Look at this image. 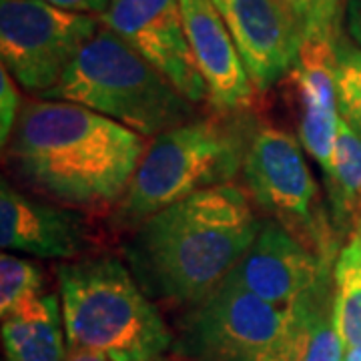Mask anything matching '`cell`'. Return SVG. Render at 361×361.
<instances>
[{"label": "cell", "mask_w": 361, "mask_h": 361, "mask_svg": "<svg viewBox=\"0 0 361 361\" xmlns=\"http://www.w3.org/2000/svg\"><path fill=\"white\" fill-rule=\"evenodd\" d=\"M339 115L361 135V49L343 37L337 42Z\"/></svg>", "instance_id": "20"}, {"label": "cell", "mask_w": 361, "mask_h": 361, "mask_svg": "<svg viewBox=\"0 0 361 361\" xmlns=\"http://www.w3.org/2000/svg\"><path fill=\"white\" fill-rule=\"evenodd\" d=\"M42 99L87 106L145 139L197 118L195 103L106 26L82 47Z\"/></svg>", "instance_id": "5"}, {"label": "cell", "mask_w": 361, "mask_h": 361, "mask_svg": "<svg viewBox=\"0 0 361 361\" xmlns=\"http://www.w3.org/2000/svg\"><path fill=\"white\" fill-rule=\"evenodd\" d=\"M68 351L109 361H159L173 334L135 273L113 255L85 257L56 269Z\"/></svg>", "instance_id": "3"}, {"label": "cell", "mask_w": 361, "mask_h": 361, "mask_svg": "<svg viewBox=\"0 0 361 361\" xmlns=\"http://www.w3.org/2000/svg\"><path fill=\"white\" fill-rule=\"evenodd\" d=\"M343 30L348 35L349 42L361 49V0H345Z\"/></svg>", "instance_id": "23"}, {"label": "cell", "mask_w": 361, "mask_h": 361, "mask_svg": "<svg viewBox=\"0 0 361 361\" xmlns=\"http://www.w3.org/2000/svg\"><path fill=\"white\" fill-rule=\"evenodd\" d=\"M289 307H279L227 277L187 315L175 353L189 361H243L281 336Z\"/></svg>", "instance_id": "8"}, {"label": "cell", "mask_w": 361, "mask_h": 361, "mask_svg": "<svg viewBox=\"0 0 361 361\" xmlns=\"http://www.w3.org/2000/svg\"><path fill=\"white\" fill-rule=\"evenodd\" d=\"M40 2H47L51 6L63 8V11H71V13L101 14L103 16L111 0H40Z\"/></svg>", "instance_id": "24"}, {"label": "cell", "mask_w": 361, "mask_h": 361, "mask_svg": "<svg viewBox=\"0 0 361 361\" xmlns=\"http://www.w3.org/2000/svg\"><path fill=\"white\" fill-rule=\"evenodd\" d=\"M337 42L305 40L295 66L287 77L293 80L299 103V142L325 173L339 129L337 104Z\"/></svg>", "instance_id": "14"}, {"label": "cell", "mask_w": 361, "mask_h": 361, "mask_svg": "<svg viewBox=\"0 0 361 361\" xmlns=\"http://www.w3.org/2000/svg\"><path fill=\"white\" fill-rule=\"evenodd\" d=\"M6 361H65L68 355L61 297L44 293L2 317Z\"/></svg>", "instance_id": "16"}, {"label": "cell", "mask_w": 361, "mask_h": 361, "mask_svg": "<svg viewBox=\"0 0 361 361\" xmlns=\"http://www.w3.org/2000/svg\"><path fill=\"white\" fill-rule=\"evenodd\" d=\"M257 92L285 78L305 42L283 0H213Z\"/></svg>", "instance_id": "11"}, {"label": "cell", "mask_w": 361, "mask_h": 361, "mask_svg": "<svg viewBox=\"0 0 361 361\" xmlns=\"http://www.w3.org/2000/svg\"><path fill=\"white\" fill-rule=\"evenodd\" d=\"M65 361H109L97 353H87V351H68Z\"/></svg>", "instance_id": "25"}, {"label": "cell", "mask_w": 361, "mask_h": 361, "mask_svg": "<svg viewBox=\"0 0 361 361\" xmlns=\"http://www.w3.org/2000/svg\"><path fill=\"white\" fill-rule=\"evenodd\" d=\"M243 361H343V343L336 327L334 279L293 303L281 336Z\"/></svg>", "instance_id": "15"}, {"label": "cell", "mask_w": 361, "mask_h": 361, "mask_svg": "<svg viewBox=\"0 0 361 361\" xmlns=\"http://www.w3.org/2000/svg\"><path fill=\"white\" fill-rule=\"evenodd\" d=\"M101 20L159 68L191 103L209 99L185 32L180 0H111Z\"/></svg>", "instance_id": "9"}, {"label": "cell", "mask_w": 361, "mask_h": 361, "mask_svg": "<svg viewBox=\"0 0 361 361\" xmlns=\"http://www.w3.org/2000/svg\"><path fill=\"white\" fill-rule=\"evenodd\" d=\"M89 243L87 221L68 207H56L0 183V245L40 259H75Z\"/></svg>", "instance_id": "13"}, {"label": "cell", "mask_w": 361, "mask_h": 361, "mask_svg": "<svg viewBox=\"0 0 361 361\" xmlns=\"http://www.w3.org/2000/svg\"><path fill=\"white\" fill-rule=\"evenodd\" d=\"M229 277L279 307H291L334 279V263L319 257L277 221L265 219Z\"/></svg>", "instance_id": "10"}, {"label": "cell", "mask_w": 361, "mask_h": 361, "mask_svg": "<svg viewBox=\"0 0 361 361\" xmlns=\"http://www.w3.org/2000/svg\"><path fill=\"white\" fill-rule=\"evenodd\" d=\"M44 295V275L37 263L4 251L0 257V315L13 311Z\"/></svg>", "instance_id": "19"}, {"label": "cell", "mask_w": 361, "mask_h": 361, "mask_svg": "<svg viewBox=\"0 0 361 361\" xmlns=\"http://www.w3.org/2000/svg\"><path fill=\"white\" fill-rule=\"evenodd\" d=\"M255 130L257 125L247 113L219 111L161 133L147 147L118 201V225L139 227L173 203L231 183L243 171Z\"/></svg>", "instance_id": "4"}, {"label": "cell", "mask_w": 361, "mask_h": 361, "mask_svg": "<svg viewBox=\"0 0 361 361\" xmlns=\"http://www.w3.org/2000/svg\"><path fill=\"white\" fill-rule=\"evenodd\" d=\"M323 177L334 227L341 239H348L361 225V135L343 118H339L331 163Z\"/></svg>", "instance_id": "17"}, {"label": "cell", "mask_w": 361, "mask_h": 361, "mask_svg": "<svg viewBox=\"0 0 361 361\" xmlns=\"http://www.w3.org/2000/svg\"><path fill=\"white\" fill-rule=\"evenodd\" d=\"M241 187L195 193L142 221L127 261L149 295L191 310L219 287L255 241L263 221Z\"/></svg>", "instance_id": "2"}, {"label": "cell", "mask_w": 361, "mask_h": 361, "mask_svg": "<svg viewBox=\"0 0 361 361\" xmlns=\"http://www.w3.org/2000/svg\"><path fill=\"white\" fill-rule=\"evenodd\" d=\"M159 361H189V360H185V357H180L179 353H175L173 357H163V360H159Z\"/></svg>", "instance_id": "27"}, {"label": "cell", "mask_w": 361, "mask_h": 361, "mask_svg": "<svg viewBox=\"0 0 361 361\" xmlns=\"http://www.w3.org/2000/svg\"><path fill=\"white\" fill-rule=\"evenodd\" d=\"M343 361H361V348L343 349Z\"/></svg>", "instance_id": "26"}, {"label": "cell", "mask_w": 361, "mask_h": 361, "mask_svg": "<svg viewBox=\"0 0 361 361\" xmlns=\"http://www.w3.org/2000/svg\"><path fill=\"white\" fill-rule=\"evenodd\" d=\"M18 116H20V94L16 90V80L2 66L0 68V141H2V147H6L11 141Z\"/></svg>", "instance_id": "22"}, {"label": "cell", "mask_w": 361, "mask_h": 361, "mask_svg": "<svg viewBox=\"0 0 361 361\" xmlns=\"http://www.w3.org/2000/svg\"><path fill=\"white\" fill-rule=\"evenodd\" d=\"M253 205L277 221L325 261L336 263L341 249L329 207L323 203L303 147L287 130L259 125L243 163Z\"/></svg>", "instance_id": "6"}, {"label": "cell", "mask_w": 361, "mask_h": 361, "mask_svg": "<svg viewBox=\"0 0 361 361\" xmlns=\"http://www.w3.org/2000/svg\"><path fill=\"white\" fill-rule=\"evenodd\" d=\"M334 305L343 349L361 348V225L349 235L334 263Z\"/></svg>", "instance_id": "18"}, {"label": "cell", "mask_w": 361, "mask_h": 361, "mask_svg": "<svg viewBox=\"0 0 361 361\" xmlns=\"http://www.w3.org/2000/svg\"><path fill=\"white\" fill-rule=\"evenodd\" d=\"M180 11L211 104L221 113H249L257 89L213 0H180Z\"/></svg>", "instance_id": "12"}, {"label": "cell", "mask_w": 361, "mask_h": 361, "mask_svg": "<svg viewBox=\"0 0 361 361\" xmlns=\"http://www.w3.org/2000/svg\"><path fill=\"white\" fill-rule=\"evenodd\" d=\"M101 28L94 14L71 13L40 0H0L2 66L28 92L59 85Z\"/></svg>", "instance_id": "7"}, {"label": "cell", "mask_w": 361, "mask_h": 361, "mask_svg": "<svg viewBox=\"0 0 361 361\" xmlns=\"http://www.w3.org/2000/svg\"><path fill=\"white\" fill-rule=\"evenodd\" d=\"M303 30L305 40L339 42L345 0H283Z\"/></svg>", "instance_id": "21"}, {"label": "cell", "mask_w": 361, "mask_h": 361, "mask_svg": "<svg viewBox=\"0 0 361 361\" xmlns=\"http://www.w3.org/2000/svg\"><path fill=\"white\" fill-rule=\"evenodd\" d=\"M145 151V137L113 118L40 99L23 104L6 159L37 193L75 209H106L127 193Z\"/></svg>", "instance_id": "1"}]
</instances>
